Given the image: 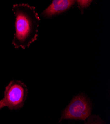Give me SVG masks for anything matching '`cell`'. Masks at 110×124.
<instances>
[{
  "mask_svg": "<svg viewBox=\"0 0 110 124\" xmlns=\"http://www.w3.org/2000/svg\"><path fill=\"white\" fill-rule=\"evenodd\" d=\"M28 95L26 85L20 81H11L6 86L3 99L5 106L9 109L19 110L25 102Z\"/></svg>",
  "mask_w": 110,
  "mask_h": 124,
  "instance_id": "cell-3",
  "label": "cell"
},
{
  "mask_svg": "<svg viewBox=\"0 0 110 124\" xmlns=\"http://www.w3.org/2000/svg\"><path fill=\"white\" fill-rule=\"evenodd\" d=\"M92 103L83 93L74 96L63 111L59 122L63 120H85L91 113Z\"/></svg>",
  "mask_w": 110,
  "mask_h": 124,
  "instance_id": "cell-2",
  "label": "cell"
},
{
  "mask_svg": "<svg viewBox=\"0 0 110 124\" xmlns=\"http://www.w3.org/2000/svg\"><path fill=\"white\" fill-rule=\"evenodd\" d=\"M4 107H5V105L3 100L2 99V100H0V110L2 109Z\"/></svg>",
  "mask_w": 110,
  "mask_h": 124,
  "instance_id": "cell-6",
  "label": "cell"
},
{
  "mask_svg": "<svg viewBox=\"0 0 110 124\" xmlns=\"http://www.w3.org/2000/svg\"><path fill=\"white\" fill-rule=\"evenodd\" d=\"M92 0H76V2L78 3L79 8L83 12L84 9L88 7Z\"/></svg>",
  "mask_w": 110,
  "mask_h": 124,
  "instance_id": "cell-5",
  "label": "cell"
},
{
  "mask_svg": "<svg viewBox=\"0 0 110 124\" xmlns=\"http://www.w3.org/2000/svg\"><path fill=\"white\" fill-rule=\"evenodd\" d=\"M76 3V0H53L42 13L45 17H51L67 10Z\"/></svg>",
  "mask_w": 110,
  "mask_h": 124,
  "instance_id": "cell-4",
  "label": "cell"
},
{
  "mask_svg": "<svg viewBox=\"0 0 110 124\" xmlns=\"http://www.w3.org/2000/svg\"><path fill=\"white\" fill-rule=\"evenodd\" d=\"M12 10L15 17V32L12 44L15 48L29 47L38 38L39 16L35 7L28 4H15Z\"/></svg>",
  "mask_w": 110,
  "mask_h": 124,
  "instance_id": "cell-1",
  "label": "cell"
}]
</instances>
